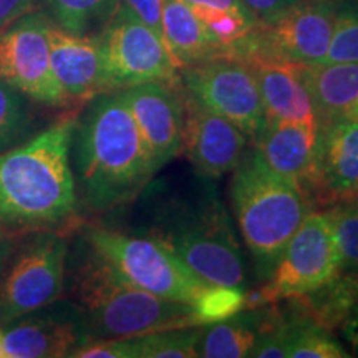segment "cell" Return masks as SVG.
Here are the masks:
<instances>
[{"label": "cell", "mask_w": 358, "mask_h": 358, "mask_svg": "<svg viewBox=\"0 0 358 358\" xmlns=\"http://www.w3.org/2000/svg\"><path fill=\"white\" fill-rule=\"evenodd\" d=\"M100 40L110 92L141 83H174L179 80L178 66L163 40L122 2Z\"/></svg>", "instance_id": "9c48e42d"}, {"label": "cell", "mask_w": 358, "mask_h": 358, "mask_svg": "<svg viewBox=\"0 0 358 358\" xmlns=\"http://www.w3.org/2000/svg\"><path fill=\"white\" fill-rule=\"evenodd\" d=\"M35 8L37 0H0V34Z\"/></svg>", "instance_id": "d6a6232c"}, {"label": "cell", "mask_w": 358, "mask_h": 358, "mask_svg": "<svg viewBox=\"0 0 358 358\" xmlns=\"http://www.w3.org/2000/svg\"><path fill=\"white\" fill-rule=\"evenodd\" d=\"M146 27L163 40V3L164 0H120Z\"/></svg>", "instance_id": "4dcf8cb0"}, {"label": "cell", "mask_w": 358, "mask_h": 358, "mask_svg": "<svg viewBox=\"0 0 358 358\" xmlns=\"http://www.w3.org/2000/svg\"><path fill=\"white\" fill-rule=\"evenodd\" d=\"M77 120L65 118L0 155V227L45 229L77 208L70 146Z\"/></svg>", "instance_id": "3957f363"}, {"label": "cell", "mask_w": 358, "mask_h": 358, "mask_svg": "<svg viewBox=\"0 0 358 358\" xmlns=\"http://www.w3.org/2000/svg\"><path fill=\"white\" fill-rule=\"evenodd\" d=\"M348 116H350V118H353V120H357V122H358V103L350 110V113H348Z\"/></svg>", "instance_id": "74e56055"}, {"label": "cell", "mask_w": 358, "mask_h": 358, "mask_svg": "<svg viewBox=\"0 0 358 358\" xmlns=\"http://www.w3.org/2000/svg\"><path fill=\"white\" fill-rule=\"evenodd\" d=\"M290 340L287 358H347L345 348L329 329L315 324L301 308H290Z\"/></svg>", "instance_id": "603a6c76"}, {"label": "cell", "mask_w": 358, "mask_h": 358, "mask_svg": "<svg viewBox=\"0 0 358 358\" xmlns=\"http://www.w3.org/2000/svg\"><path fill=\"white\" fill-rule=\"evenodd\" d=\"M340 282H342L343 289L348 295V299L358 306V277H347V275H340Z\"/></svg>", "instance_id": "8d00e7d4"}, {"label": "cell", "mask_w": 358, "mask_h": 358, "mask_svg": "<svg viewBox=\"0 0 358 358\" xmlns=\"http://www.w3.org/2000/svg\"><path fill=\"white\" fill-rule=\"evenodd\" d=\"M358 62V6L340 7L329 50L320 64Z\"/></svg>", "instance_id": "f1b7e54d"}, {"label": "cell", "mask_w": 358, "mask_h": 358, "mask_svg": "<svg viewBox=\"0 0 358 358\" xmlns=\"http://www.w3.org/2000/svg\"><path fill=\"white\" fill-rule=\"evenodd\" d=\"M358 187V122L343 116L319 127L315 166L308 198L312 206L350 203Z\"/></svg>", "instance_id": "2e32d148"}, {"label": "cell", "mask_w": 358, "mask_h": 358, "mask_svg": "<svg viewBox=\"0 0 358 358\" xmlns=\"http://www.w3.org/2000/svg\"><path fill=\"white\" fill-rule=\"evenodd\" d=\"M55 25L75 35H87L100 22L108 24L120 0H47Z\"/></svg>", "instance_id": "cb8c5ba5"}, {"label": "cell", "mask_w": 358, "mask_h": 358, "mask_svg": "<svg viewBox=\"0 0 358 358\" xmlns=\"http://www.w3.org/2000/svg\"><path fill=\"white\" fill-rule=\"evenodd\" d=\"M182 2L187 3L189 7L222 8V10H248L243 0H182Z\"/></svg>", "instance_id": "836d02e7"}, {"label": "cell", "mask_w": 358, "mask_h": 358, "mask_svg": "<svg viewBox=\"0 0 358 358\" xmlns=\"http://www.w3.org/2000/svg\"><path fill=\"white\" fill-rule=\"evenodd\" d=\"M145 236L155 239L211 285L243 290L245 272L229 213L211 179L196 174L158 201Z\"/></svg>", "instance_id": "7a4b0ae2"}, {"label": "cell", "mask_w": 358, "mask_h": 358, "mask_svg": "<svg viewBox=\"0 0 358 358\" xmlns=\"http://www.w3.org/2000/svg\"><path fill=\"white\" fill-rule=\"evenodd\" d=\"M10 324L3 332L6 358L71 357L77 348L92 340L83 313L73 303L55 301Z\"/></svg>", "instance_id": "4fadbf2b"}, {"label": "cell", "mask_w": 358, "mask_h": 358, "mask_svg": "<svg viewBox=\"0 0 358 358\" xmlns=\"http://www.w3.org/2000/svg\"><path fill=\"white\" fill-rule=\"evenodd\" d=\"M325 211L334 227L340 275L358 277V203H340Z\"/></svg>", "instance_id": "484cf974"}, {"label": "cell", "mask_w": 358, "mask_h": 358, "mask_svg": "<svg viewBox=\"0 0 358 358\" xmlns=\"http://www.w3.org/2000/svg\"><path fill=\"white\" fill-rule=\"evenodd\" d=\"M118 92L131 111L156 169H161L182 151L185 103L181 78L174 83H141Z\"/></svg>", "instance_id": "5bb4252c"}, {"label": "cell", "mask_w": 358, "mask_h": 358, "mask_svg": "<svg viewBox=\"0 0 358 358\" xmlns=\"http://www.w3.org/2000/svg\"><path fill=\"white\" fill-rule=\"evenodd\" d=\"M257 22H271L299 0H243Z\"/></svg>", "instance_id": "1f68e13d"}, {"label": "cell", "mask_w": 358, "mask_h": 358, "mask_svg": "<svg viewBox=\"0 0 358 358\" xmlns=\"http://www.w3.org/2000/svg\"><path fill=\"white\" fill-rule=\"evenodd\" d=\"M87 239L124 279L158 297L194 307L206 324L226 319L245 306L243 290L208 284L151 237L90 227Z\"/></svg>", "instance_id": "5b68a950"}, {"label": "cell", "mask_w": 358, "mask_h": 358, "mask_svg": "<svg viewBox=\"0 0 358 358\" xmlns=\"http://www.w3.org/2000/svg\"><path fill=\"white\" fill-rule=\"evenodd\" d=\"M250 141L268 168L290 179L308 196L315 166L319 123L267 118L261 131Z\"/></svg>", "instance_id": "ac0fdd59"}, {"label": "cell", "mask_w": 358, "mask_h": 358, "mask_svg": "<svg viewBox=\"0 0 358 358\" xmlns=\"http://www.w3.org/2000/svg\"><path fill=\"white\" fill-rule=\"evenodd\" d=\"M50 65L69 101H90L110 92L100 37L75 35L50 24Z\"/></svg>", "instance_id": "e0dca14e"}, {"label": "cell", "mask_w": 358, "mask_h": 358, "mask_svg": "<svg viewBox=\"0 0 358 358\" xmlns=\"http://www.w3.org/2000/svg\"><path fill=\"white\" fill-rule=\"evenodd\" d=\"M191 10L209 27V30L216 35L226 50L245 37L257 22L248 10H222V8L209 7H191Z\"/></svg>", "instance_id": "83f0119b"}, {"label": "cell", "mask_w": 358, "mask_h": 358, "mask_svg": "<svg viewBox=\"0 0 358 358\" xmlns=\"http://www.w3.org/2000/svg\"><path fill=\"white\" fill-rule=\"evenodd\" d=\"M163 38L178 70L226 57V47L182 0H164Z\"/></svg>", "instance_id": "ffe728a7"}, {"label": "cell", "mask_w": 358, "mask_h": 358, "mask_svg": "<svg viewBox=\"0 0 358 358\" xmlns=\"http://www.w3.org/2000/svg\"><path fill=\"white\" fill-rule=\"evenodd\" d=\"M201 327L169 329L136 337L138 358H196Z\"/></svg>", "instance_id": "d4e9b609"}, {"label": "cell", "mask_w": 358, "mask_h": 358, "mask_svg": "<svg viewBox=\"0 0 358 358\" xmlns=\"http://www.w3.org/2000/svg\"><path fill=\"white\" fill-rule=\"evenodd\" d=\"M43 12H30L0 34V78L24 95L48 106L69 103L50 65L48 29Z\"/></svg>", "instance_id": "8fae6325"}, {"label": "cell", "mask_w": 358, "mask_h": 358, "mask_svg": "<svg viewBox=\"0 0 358 358\" xmlns=\"http://www.w3.org/2000/svg\"><path fill=\"white\" fill-rule=\"evenodd\" d=\"M340 275L338 250L327 211H312L282 250L257 292L245 295L244 308L302 297Z\"/></svg>", "instance_id": "ba28073f"}, {"label": "cell", "mask_w": 358, "mask_h": 358, "mask_svg": "<svg viewBox=\"0 0 358 358\" xmlns=\"http://www.w3.org/2000/svg\"><path fill=\"white\" fill-rule=\"evenodd\" d=\"M342 330L345 338L350 342L353 350L358 352V306H353L350 313L345 317V320L342 322Z\"/></svg>", "instance_id": "e575fe53"}, {"label": "cell", "mask_w": 358, "mask_h": 358, "mask_svg": "<svg viewBox=\"0 0 358 358\" xmlns=\"http://www.w3.org/2000/svg\"><path fill=\"white\" fill-rule=\"evenodd\" d=\"M71 358H138L136 337L90 340L71 353Z\"/></svg>", "instance_id": "f546056e"}, {"label": "cell", "mask_w": 358, "mask_h": 358, "mask_svg": "<svg viewBox=\"0 0 358 358\" xmlns=\"http://www.w3.org/2000/svg\"><path fill=\"white\" fill-rule=\"evenodd\" d=\"M271 319V303L243 308L222 320L201 327L198 357L243 358L249 357L259 335Z\"/></svg>", "instance_id": "7402d4cb"}, {"label": "cell", "mask_w": 358, "mask_h": 358, "mask_svg": "<svg viewBox=\"0 0 358 358\" xmlns=\"http://www.w3.org/2000/svg\"><path fill=\"white\" fill-rule=\"evenodd\" d=\"M338 0H299L271 22H256L227 48V58L256 62L320 64L329 50Z\"/></svg>", "instance_id": "52a82bcc"}, {"label": "cell", "mask_w": 358, "mask_h": 358, "mask_svg": "<svg viewBox=\"0 0 358 358\" xmlns=\"http://www.w3.org/2000/svg\"><path fill=\"white\" fill-rule=\"evenodd\" d=\"M66 254L69 245L58 234L40 236L22 250L0 284V324H10L60 299Z\"/></svg>", "instance_id": "7c38bea8"}, {"label": "cell", "mask_w": 358, "mask_h": 358, "mask_svg": "<svg viewBox=\"0 0 358 358\" xmlns=\"http://www.w3.org/2000/svg\"><path fill=\"white\" fill-rule=\"evenodd\" d=\"M231 203L261 277H268L282 250L313 211L308 196L266 164L252 146L232 171Z\"/></svg>", "instance_id": "8992f818"}, {"label": "cell", "mask_w": 358, "mask_h": 358, "mask_svg": "<svg viewBox=\"0 0 358 358\" xmlns=\"http://www.w3.org/2000/svg\"><path fill=\"white\" fill-rule=\"evenodd\" d=\"M185 128L182 150L196 174L219 179L232 173L243 158L249 138L224 116L214 113L182 87Z\"/></svg>", "instance_id": "9a60e30c"}, {"label": "cell", "mask_w": 358, "mask_h": 358, "mask_svg": "<svg viewBox=\"0 0 358 358\" xmlns=\"http://www.w3.org/2000/svg\"><path fill=\"white\" fill-rule=\"evenodd\" d=\"M77 171L85 203L108 211L129 203L158 171L120 92L90 100L77 122Z\"/></svg>", "instance_id": "6da1fadb"}, {"label": "cell", "mask_w": 358, "mask_h": 358, "mask_svg": "<svg viewBox=\"0 0 358 358\" xmlns=\"http://www.w3.org/2000/svg\"><path fill=\"white\" fill-rule=\"evenodd\" d=\"M12 252V239L8 237L3 227H0V271L6 266L8 256Z\"/></svg>", "instance_id": "d590c367"}, {"label": "cell", "mask_w": 358, "mask_h": 358, "mask_svg": "<svg viewBox=\"0 0 358 358\" xmlns=\"http://www.w3.org/2000/svg\"><path fill=\"white\" fill-rule=\"evenodd\" d=\"M181 71L179 78L186 92L236 124L249 141L256 138L267 115L256 75L248 64L221 57Z\"/></svg>", "instance_id": "30bf717a"}, {"label": "cell", "mask_w": 358, "mask_h": 358, "mask_svg": "<svg viewBox=\"0 0 358 358\" xmlns=\"http://www.w3.org/2000/svg\"><path fill=\"white\" fill-rule=\"evenodd\" d=\"M350 203H358V187H357V192H355V196H353V199L350 201Z\"/></svg>", "instance_id": "ab89813d"}, {"label": "cell", "mask_w": 358, "mask_h": 358, "mask_svg": "<svg viewBox=\"0 0 358 358\" xmlns=\"http://www.w3.org/2000/svg\"><path fill=\"white\" fill-rule=\"evenodd\" d=\"M248 65L256 75L267 118L319 123L310 93L302 82L299 64L256 62Z\"/></svg>", "instance_id": "d6986e66"}, {"label": "cell", "mask_w": 358, "mask_h": 358, "mask_svg": "<svg viewBox=\"0 0 358 358\" xmlns=\"http://www.w3.org/2000/svg\"><path fill=\"white\" fill-rule=\"evenodd\" d=\"M299 71L312 96L319 127L348 116L358 103V62L299 64Z\"/></svg>", "instance_id": "44dd1931"}, {"label": "cell", "mask_w": 358, "mask_h": 358, "mask_svg": "<svg viewBox=\"0 0 358 358\" xmlns=\"http://www.w3.org/2000/svg\"><path fill=\"white\" fill-rule=\"evenodd\" d=\"M24 93L0 78V153L13 146L29 129Z\"/></svg>", "instance_id": "4316f807"}, {"label": "cell", "mask_w": 358, "mask_h": 358, "mask_svg": "<svg viewBox=\"0 0 358 358\" xmlns=\"http://www.w3.org/2000/svg\"><path fill=\"white\" fill-rule=\"evenodd\" d=\"M0 358H6L3 355V332L0 330Z\"/></svg>", "instance_id": "f35d334b"}, {"label": "cell", "mask_w": 358, "mask_h": 358, "mask_svg": "<svg viewBox=\"0 0 358 358\" xmlns=\"http://www.w3.org/2000/svg\"><path fill=\"white\" fill-rule=\"evenodd\" d=\"M75 272V295L90 338H133L169 329L206 325L201 313L186 303L168 301L138 287L90 245Z\"/></svg>", "instance_id": "277c9868"}]
</instances>
